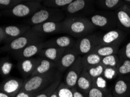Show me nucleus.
Masks as SVG:
<instances>
[{
	"mask_svg": "<svg viewBox=\"0 0 130 97\" xmlns=\"http://www.w3.org/2000/svg\"><path fill=\"white\" fill-rule=\"evenodd\" d=\"M63 32L78 38L97 31L88 17H66L62 21Z\"/></svg>",
	"mask_w": 130,
	"mask_h": 97,
	"instance_id": "f257e3e1",
	"label": "nucleus"
},
{
	"mask_svg": "<svg viewBox=\"0 0 130 97\" xmlns=\"http://www.w3.org/2000/svg\"><path fill=\"white\" fill-rule=\"evenodd\" d=\"M60 73L56 69L46 74L31 76L25 79L22 90L30 92H38L61 78Z\"/></svg>",
	"mask_w": 130,
	"mask_h": 97,
	"instance_id": "f03ea898",
	"label": "nucleus"
},
{
	"mask_svg": "<svg viewBox=\"0 0 130 97\" xmlns=\"http://www.w3.org/2000/svg\"><path fill=\"white\" fill-rule=\"evenodd\" d=\"M66 17V16L61 9L42 6L41 8L26 19V22L27 25L32 27L47 22H61Z\"/></svg>",
	"mask_w": 130,
	"mask_h": 97,
	"instance_id": "7ed1b4c3",
	"label": "nucleus"
},
{
	"mask_svg": "<svg viewBox=\"0 0 130 97\" xmlns=\"http://www.w3.org/2000/svg\"><path fill=\"white\" fill-rule=\"evenodd\" d=\"M66 17H89L95 12V0H75L61 8Z\"/></svg>",
	"mask_w": 130,
	"mask_h": 97,
	"instance_id": "20e7f679",
	"label": "nucleus"
},
{
	"mask_svg": "<svg viewBox=\"0 0 130 97\" xmlns=\"http://www.w3.org/2000/svg\"><path fill=\"white\" fill-rule=\"evenodd\" d=\"M43 39V36L31 29L21 36L6 43L2 47L1 51L13 54L24 48L30 43Z\"/></svg>",
	"mask_w": 130,
	"mask_h": 97,
	"instance_id": "39448f33",
	"label": "nucleus"
},
{
	"mask_svg": "<svg viewBox=\"0 0 130 97\" xmlns=\"http://www.w3.org/2000/svg\"><path fill=\"white\" fill-rule=\"evenodd\" d=\"M88 18L98 30L102 31L117 28L115 11L97 9Z\"/></svg>",
	"mask_w": 130,
	"mask_h": 97,
	"instance_id": "423d86ee",
	"label": "nucleus"
},
{
	"mask_svg": "<svg viewBox=\"0 0 130 97\" xmlns=\"http://www.w3.org/2000/svg\"><path fill=\"white\" fill-rule=\"evenodd\" d=\"M42 3L33 1H23L10 9L2 11L1 13L7 17L29 18L42 7Z\"/></svg>",
	"mask_w": 130,
	"mask_h": 97,
	"instance_id": "0eeeda50",
	"label": "nucleus"
},
{
	"mask_svg": "<svg viewBox=\"0 0 130 97\" xmlns=\"http://www.w3.org/2000/svg\"><path fill=\"white\" fill-rule=\"evenodd\" d=\"M128 35L117 27L107 31H99V45L121 46Z\"/></svg>",
	"mask_w": 130,
	"mask_h": 97,
	"instance_id": "6e6552de",
	"label": "nucleus"
},
{
	"mask_svg": "<svg viewBox=\"0 0 130 97\" xmlns=\"http://www.w3.org/2000/svg\"><path fill=\"white\" fill-rule=\"evenodd\" d=\"M99 45V31L85 35L76 39L75 48L79 56L92 52Z\"/></svg>",
	"mask_w": 130,
	"mask_h": 97,
	"instance_id": "1a4fd4ad",
	"label": "nucleus"
},
{
	"mask_svg": "<svg viewBox=\"0 0 130 97\" xmlns=\"http://www.w3.org/2000/svg\"><path fill=\"white\" fill-rule=\"evenodd\" d=\"M84 69L82 56H79L74 64L67 70L63 82L71 88L75 87L79 77Z\"/></svg>",
	"mask_w": 130,
	"mask_h": 97,
	"instance_id": "9d476101",
	"label": "nucleus"
},
{
	"mask_svg": "<svg viewBox=\"0 0 130 97\" xmlns=\"http://www.w3.org/2000/svg\"><path fill=\"white\" fill-rule=\"evenodd\" d=\"M115 13L117 28L130 34V5L124 4Z\"/></svg>",
	"mask_w": 130,
	"mask_h": 97,
	"instance_id": "9b49d317",
	"label": "nucleus"
},
{
	"mask_svg": "<svg viewBox=\"0 0 130 97\" xmlns=\"http://www.w3.org/2000/svg\"><path fill=\"white\" fill-rule=\"evenodd\" d=\"M25 80L16 77H7L0 85L1 92L15 97L22 89Z\"/></svg>",
	"mask_w": 130,
	"mask_h": 97,
	"instance_id": "f8f14e48",
	"label": "nucleus"
},
{
	"mask_svg": "<svg viewBox=\"0 0 130 97\" xmlns=\"http://www.w3.org/2000/svg\"><path fill=\"white\" fill-rule=\"evenodd\" d=\"M111 92L113 97L130 96V76H117Z\"/></svg>",
	"mask_w": 130,
	"mask_h": 97,
	"instance_id": "ddd939ff",
	"label": "nucleus"
},
{
	"mask_svg": "<svg viewBox=\"0 0 130 97\" xmlns=\"http://www.w3.org/2000/svg\"><path fill=\"white\" fill-rule=\"evenodd\" d=\"M31 29L41 35H52L64 33L62 21L47 22L31 27Z\"/></svg>",
	"mask_w": 130,
	"mask_h": 97,
	"instance_id": "4468645a",
	"label": "nucleus"
},
{
	"mask_svg": "<svg viewBox=\"0 0 130 97\" xmlns=\"http://www.w3.org/2000/svg\"><path fill=\"white\" fill-rule=\"evenodd\" d=\"M76 39L68 34L53 37L48 40L44 41V48L56 47V48L68 49L75 47Z\"/></svg>",
	"mask_w": 130,
	"mask_h": 97,
	"instance_id": "2eb2a0df",
	"label": "nucleus"
},
{
	"mask_svg": "<svg viewBox=\"0 0 130 97\" xmlns=\"http://www.w3.org/2000/svg\"><path fill=\"white\" fill-rule=\"evenodd\" d=\"M79 56V55L75 47L67 49L60 60L56 63L57 68L61 73L66 72L74 64Z\"/></svg>",
	"mask_w": 130,
	"mask_h": 97,
	"instance_id": "dca6fc26",
	"label": "nucleus"
},
{
	"mask_svg": "<svg viewBox=\"0 0 130 97\" xmlns=\"http://www.w3.org/2000/svg\"><path fill=\"white\" fill-rule=\"evenodd\" d=\"M43 42L44 40L43 39L31 43L18 52L13 53V55L19 61L35 57V55H38L40 51L44 48Z\"/></svg>",
	"mask_w": 130,
	"mask_h": 97,
	"instance_id": "f3484780",
	"label": "nucleus"
},
{
	"mask_svg": "<svg viewBox=\"0 0 130 97\" xmlns=\"http://www.w3.org/2000/svg\"><path fill=\"white\" fill-rule=\"evenodd\" d=\"M39 60V56L19 60L18 64V69L19 72L25 77H29L34 72Z\"/></svg>",
	"mask_w": 130,
	"mask_h": 97,
	"instance_id": "a211bd4d",
	"label": "nucleus"
},
{
	"mask_svg": "<svg viewBox=\"0 0 130 97\" xmlns=\"http://www.w3.org/2000/svg\"><path fill=\"white\" fill-rule=\"evenodd\" d=\"M3 27L7 35V40L5 44L21 36L31 29V26L29 25H6L3 26Z\"/></svg>",
	"mask_w": 130,
	"mask_h": 97,
	"instance_id": "6ab92c4d",
	"label": "nucleus"
},
{
	"mask_svg": "<svg viewBox=\"0 0 130 97\" xmlns=\"http://www.w3.org/2000/svg\"><path fill=\"white\" fill-rule=\"evenodd\" d=\"M94 85V81L89 74L87 70L84 69L79 77L76 84V88L80 92L87 94Z\"/></svg>",
	"mask_w": 130,
	"mask_h": 97,
	"instance_id": "aec40b11",
	"label": "nucleus"
},
{
	"mask_svg": "<svg viewBox=\"0 0 130 97\" xmlns=\"http://www.w3.org/2000/svg\"><path fill=\"white\" fill-rule=\"evenodd\" d=\"M66 50L67 49L65 48L47 47L43 48L39 53L38 55L39 56L48 59L56 64Z\"/></svg>",
	"mask_w": 130,
	"mask_h": 97,
	"instance_id": "412c9836",
	"label": "nucleus"
},
{
	"mask_svg": "<svg viewBox=\"0 0 130 97\" xmlns=\"http://www.w3.org/2000/svg\"><path fill=\"white\" fill-rule=\"evenodd\" d=\"M57 68L56 64L48 59L39 56V60L34 72L31 76L37 74H43L49 73Z\"/></svg>",
	"mask_w": 130,
	"mask_h": 97,
	"instance_id": "4be33fe9",
	"label": "nucleus"
},
{
	"mask_svg": "<svg viewBox=\"0 0 130 97\" xmlns=\"http://www.w3.org/2000/svg\"><path fill=\"white\" fill-rule=\"evenodd\" d=\"M124 4L123 0H95V6L98 10L115 11Z\"/></svg>",
	"mask_w": 130,
	"mask_h": 97,
	"instance_id": "5701e85b",
	"label": "nucleus"
},
{
	"mask_svg": "<svg viewBox=\"0 0 130 97\" xmlns=\"http://www.w3.org/2000/svg\"><path fill=\"white\" fill-rule=\"evenodd\" d=\"M120 45H98L92 52L97 53L102 58L109 55L118 54Z\"/></svg>",
	"mask_w": 130,
	"mask_h": 97,
	"instance_id": "b1692460",
	"label": "nucleus"
},
{
	"mask_svg": "<svg viewBox=\"0 0 130 97\" xmlns=\"http://www.w3.org/2000/svg\"><path fill=\"white\" fill-rule=\"evenodd\" d=\"M82 60L84 69H86L101 63L102 57L95 52H92L82 56Z\"/></svg>",
	"mask_w": 130,
	"mask_h": 97,
	"instance_id": "393cba45",
	"label": "nucleus"
},
{
	"mask_svg": "<svg viewBox=\"0 0 130 97\" xmlns=\"http://www.w3.org/2000/svg\"><path fill=\"white\" fill-rule=\"evenodd\" d=\"M13 67V63H12L8 57H4L0 61V72L2 77L8 76Z\"/></svg>",
	"mask_w": 130,
	"mask_h": 97,
	"instance_id": "a878e982",
	"label": "nucleus"
},
{
	"mask_svg": "<svg viewBox=\"0 0 130 97\" xmlns=\"http://www.w3.org/2000/svg\"><path fill=\"white\" fill-rule=\"evenodd\" d=\"M117 74V76H130V59H120Z\"/></svg>",
	"mask_w": 130,
	"mask_h": 97,
	"instance_id": "bb28decb",
	"label": "nucleus"
},
{
	"mask_svg": "<svg viewBox=\"0 0 130 97\" xmlns=\"http://www.w3.org/2000/svg\"><path fill=\"white\" fill-rule=\"evenodd\" d=\"M120 62V58L117 54L109 55L102 58V63L106 68H111L117 70Z\"/></svg>",
	"mask_w": 130,
	"mask_h": 97,
	"instance_id": "cd10ccee",
	"label": "nucleus"
},
{
	"mask_svg": "<svg viewBox=\"0 0 130 97\" xmlns=\"http://www.w3.org/2000/svg\"><path fill=\"white\" fill-rule=\"evenodd\" d=\"M105 69L106 67L101 63L99 65H96V66L90 67L85 70H87V72L94 82L96 79L103 76Z\"/></svg>",
	"mask_w": 130,
	"mask_h": 97,
	"instance_id": "c85d7f7f",
	"label": "nucleus"
},
{
	"mask_svg": "<svg viewBox=\"0 0 130 97\" xmlns=\"http://www.w3.org/2000/svg\"><path fill=\"white\" fill-rule=\"evenodd\" d=\"M74 1L75 0H44L43 5L47 7L61 9L70 4Z\"/></svg>",
	"mask_w": 130,
	"mask_h": 97,
	"instance_id": "c756f323",
	"label": "nucleus"
},
{
	"mask_svg": "<svg viewBox=\"0 0 130 97\" xmlns=\"http://www.w3.org/2000/svg\"><path fill=\"white\" fill-rule=\"evenodd\" d=\"M61 78L59 79L56 82L53 83V84L50 85L49 86L47 87L46 88L41 90L40 91L37 92L35 97H50L54 91L58 87L61 82Z\"/></svg>",
	"mask_w": 130,
	"mask_h": 97,
	"instance_id": "7c9ffc66",
	"label": "nucleus"
},
{
	"mask_svg": "<svg viewBox=\"0 0 130 97\" xmlns=\"http://www.w3.org/2000/svg\"><path fill=\"white\" fill-rule=\"evenodd\" d=\"M56 90L58 97H74L72 88L68 87L63 82H61Z\"/></svg>",
	"mask_w": 130,
	"mask_h": 97,
	"instance_id": "2f4dec72",
	"label": "nucleus"
},
{
	"mask_svg": "<svg viewBox=\"0 0 130 97\" xmlns=\"http://www.w3.org/2000/svg\"><path fill=\"white\" fill-rule=\"evenodd\" d=\"M110 92L111 90H104L93 85L88 94H86V97H105Z\"/></svg>",
	"mask_w": 130,
	"mask_h": 97,
	"instance_id": "473e14b6",
	"label": "nucleus"
},
{
	"mask_svg": "<svg viewBox=\"0 0 130 97\" xmlns=\"http://www.w3.org/2000/svg\"><path fill=\"white\" fill-rule=\"evenodd\" d=\"M117 55L120 59H130V39L121 45Z\"/></svg>",
	"mask_w": 130,
	"mask_h": 97,
	"instance_id": "72a5a7b5",
	"label": "nucleus"
},
{
	"mask_svg": "<svg viewBox=\"0 0 130 97\" xmlns=\"http://www.w3.org/2000/svg\"><path fill=\"white\" fill-rule=\"evenodd\" d=\"M24 0H0V8L1 11L10 9Z\"/></svg>",
	"mask_w": 130,
	"mask_h": 97,
	"instance_id": "f704fd0d",
	"label": "nucleus"
},
{
	"mask_svg": "<svg viewBox=\"0 0 130 97\" xmlns=\"http://www.w3.org/2000/svg\"><path fill=\"white\" fill-rule=\"evenodd\" d=\"M36 93L30 92L22 90L15 97H35Z\"/></svg>",
	"mask_w": 130,
	"mask_h": 97,
	"instance_id": "c9c22d12",
	"label": "nucleus"
},
{
	"mask_svg": "<svg viewBox=\"0 0 130 97\" xmlns=\"http://www.w3.org/2000/svg\"><path fill=\"white\" fill-rule=\"evenodd\" d=\"M7 40V35L4 29L3 26H1L0 27V41L1 44H5Z\"/></svg>",
	"mask_w": 130,
	"mask_h": 97,
	"instance_id": "e433bc0d",
	"label": "nucleus"
},
{
	"mask_svg": "<svg viewBox=\"0 0 130 97\" xmlns=\"http://www.w3.org/2000/svg\"><path fill=\"white\" fill-rule=\"evenodd\" d=\"M72 90L73 91V93H74V97H86V94L79 91L76 88V87L72 88Z\"/></svg>",
	"mask_w": 130,
	"mask_h": 97,
	"instance_id": "4c0bfd02",
	"label": "nucleus"
},
{
	"mask_svg": "<svg viewBox=\"0 0 130 97\" xmlns=\"http://www.w3.org/2000/svg\"><path fill=\"white\" fill-rule=\"evenodd\" d=\"M0 97H12V96H9V95L5 94L4 92H0Z\"/></svg>",
	"mask_w": 130,
	"mask_h": 97,
	"instance_id": "58836bf2",
	"label": "nucleus"
},
{
	"mask_svg": "<svg viewBox=\"0 0 130 97\" xmlns=\"http://www.w3.org/2000/svg\"><path fill=\"white\" fill-rule=\"evenodd\" d=\"M25 1H33V2H38V3H42L44 0H24Z\"/></svg>",
	"mask_w": 130,
	"mask_h": 97,
	"instance_id": "ea45409f",
	"label": "nucleus"
},
{
	"mask_svg": "<svg viewBox=\"0 0 130 97\" xmlns=\"http://www.w3.org/2000/svg\"><path fill=\"white\" fill-rule=\"evenodd\" d=\"M56 90H57V89H56ZM56 90L54 91V92L53 93L52 95L50 96V97H58V96H57V90Z\"/></svg>",
	"mask_w": 130,
	"mask_h": 97,
	"instance_id": "a19ab883",
	"label": "nucleus"
},
{
	"mask_svg": "<svg viewBox=\"0 0 130 97\" xmlns=\"http://www.w3.org/2000/svg\"><path fill=\"white\" fill-rule=\"evenodd\" d=\"M123 1L125 4H127L130 5V0H123Z\"/></svg>",
	"mask_w": 130,
	"mask_h": 97,
	"instance_id": "79ce46f5",
	"label": "nucleus"
},
{
	"mask_svg": "<svg viewBox=\"0 0 130 97\" xmlns=\"http://www.w3.org/2000/svg\"><path fill=\"white\" fill-rule=\"evenodd\" d=\"M105 97H113V96H112V94H111V92H110Z\"/></svg>",
	"mask_w": 130,
	"mask_h": 97,
	"instance_id": "37998d69",
	"label": "nucleus"
},
{
	"mask_svg": "<svg viewBox=\"0 0 130 97\" xmlns=\"http://www.w3.org/2000/svg\"><path fill=\"white\" fill-rule=\"evenodd\" d=\"M128 97H130V96H128Z\"/></svg>",
	"mask_w": 130,
	"mask_h": 97,
	"instance_id": "c03bdc74",
	"label": "nucleus"
}]
</instances>
